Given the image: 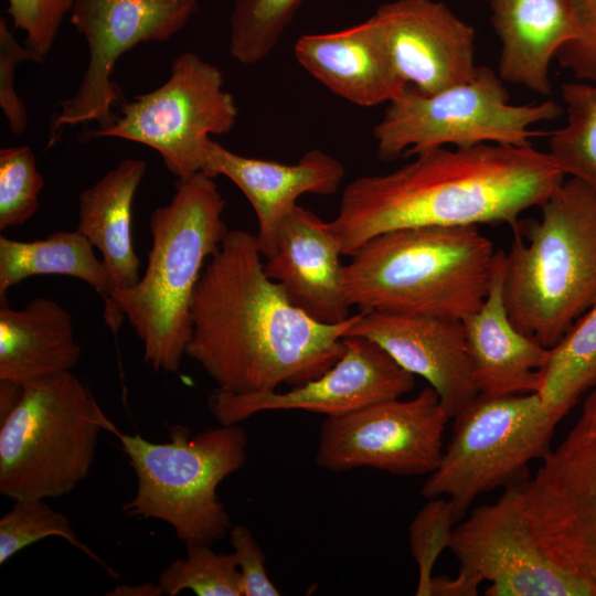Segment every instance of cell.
<instances>
[{"mask_svg":"<svg viewBox=\"0 0 596 596\" xmlns=\"http://www.w3.org/2000/svg\"><path fill=\"white\" fill-rule=\"evenodd\" d=\"M262 256L256 235L228 231L191 301L185 355L217 389L234 394L278 391L319 377L341 358L343 338L361 315L336 324L315 320L266 275Z\"/></svg>","mask_w":596,"mask_h":596,"instance_id":"1","label":"cell"},{"mask_svg":"<svg viewBox=\"0 0 596 596\" xmlns=\"http://www.w3.org/2000/svg\"><path fill=\"white\" fill-rule=\"evenodd\" d=\"M564 178L550 155L532 146L439 147L394 171L352 180L329 226L343 256L400 228L507 224L513 231Z\"/></svg>","mask_w":596,"mask_h":596,"instance_id":"2","label":"cell"},{"mask_svg":"<svg viewBox=\"0 0 596 596\" xmlns=\"http://www.w3.org/2000/svg\"><path fill=\"white\" fill-rule=\"evenodd\" d=\"M214 178L203 172L177 182L169 203L149 219L151 247L146 270L128 289L114 290L104 317L114 332L124 317L155 371L177 373L191 338V301L204 264L228 230Z\"/></svg>","mask_w":596,"mask_h":596,"instance_id":"3","label":"cell"},{"mask_svg":"<svg viewBox=\"0 0 596 596\" xmlns=\"http://www.w3.org/2000/svg\"><path fill=\"white\" fill-rule=\"evenodd\" d=\"M497 251L476 225L390 231L344 265L343 287L360 311L462 320L485 301Z\"/></svg>","mask_w":596,"mask_h":596,"instance_id":"4","label":"cell"},{"mask_svg":"<svg viewBox=\"0 0 596 596\" xmlns=\"http://www.w3.org/2000/svg\"><path fill=\"white\" fill-rule=\"evenodd\" d=\"M540 207L513 230L503 296L512 323L550 349L596 300V191L571 178Z\"/></svg>","mask_w":596,"mask_h":596,"instance_id":"5","label":"cell"},{"mask_svg":"<svg viewBox=\"0 0 596 596\" xmlns=\"http://www.w3.org/2000/svg\"><path fill=\"white\" fill-rule=\"evenodd\" d=\"M109 430L137 478L135 497L120 508L124 514L161 520L185 544L212 545L225 538L232 523L216 489L247 459L248 439L241 426L191 435L188 426L173 425L166 443L123 434L114 425Z\"/></svg>","mask_w":596,"mask_h":596,"instance_id":"6","label":"cell"},{"mask_svg":"<svg viewBox=\"0 0 596 596\" xmlns=\"http://www.w3.org/2000/svg\"><path fill=\"white\" fill-rule=\"evenodd\" d=\"M111 425L72 371L25 385L0 423V493L12 501L68 494L88 475L99 432Z\"/></svg>","mask_w":596,"mask_h":596,"instance_id":"7","label":"cell"},{"mask_svg":"<svg viewBox=\"0 0 596 596\" xmlns=\"http://www.w3.org/2000/svg\"><path fill=\"white\" fill-rule=\"evenodd\" d=\"M553 100L513 105L502 78L487 66L475 77L434 94L411 86L392 102L373 128L381 161L447 147L470 148L481 143L531 146L541 134L531 127L562 115Z\"/></svg>","mask_w":596,"mask_h":596,"instance_id":"8","label":"cell"},{"mask_svg":"<svg viewBox=\"0 0 596 596\" xmlns=\"http://www.w3.org/2000/svg\"><path fill=\"white\" fill-rule=\"evenodd\" d=\"M562 418L536 392L478 395L454 417L450 441L421 494L447 496L459 521L481 493L514 485L530 461L543 459Z\"/></svg>","mask_w":596,"mask_h":596,"instance_id":"9","label":"cell"},{"mask_svg":"<svg viewBox=\"0 0 596 596\" xmlns=\"http://www.w3.org/2000/svg\"><path fill=\"white\" fill-rule=\"evenodd\" d=\"M222 71L193 52L178 55L169 78L119 107L114 124L86 138L115 137L156 150L178 181L202 172L211 135L232 130L237 118Z\"/></svg>","mask_w":596,"mask_h":596,"instance_id":"10","label":"cell"},{"mask_svg":"<svg viewBox=\"0 0 596 596\" xmlns=\"http://www.w3.org/2000/svg\"><path fill=\"white\" fill-rule=\"evenodd\" d=\"M198 9L199 0H75L71 23L85 38L89 61L74 95L56 104L47 147L68 126L110 127L117 118L113 109L126 102L111 81L117 61L139 43L170 40Z\"/></svg>","mask_w":596,"mask_h":596,"instance_id":"11","label":"cell"},{"mask_svg":"<svg viewBox=\"0 0 596 596\" xmlns=\"http://www.w3.org/2000/svg\"><path fill=\"white\" fill-rule=\"evenodd\" d=\"M526 512L546 552L596 592V389L534 477L522 482Z\"/></svg>","mask_w":596,"mask_h":596,"instance_id":"12","label":"cell"},{"mask_svg":"<svg viewBox=\"0 0 596 596\" xmlns=\"http://www.w3.org/2000/svg\"><path fill=\"white\" fill-rule=\"evenodd\" d=\"M449 415L432 386L414 398H391L322 422L316 462L342 472L372 468L400 476L433 472Z\"/></svg>","mask_w":596,"mask_h":596,"instance_id":"13","label":"cell"},{"mask_svg":"<svg viewBox=\"0 0 596 596\" xmlns=\"http://www.w3.org/2000/svg\"><path fill=\"white\" fill-rule=\"evenodd\" d=\"M449 549L460 567L489 582L488 596H596L581 576L562 566L539 541L526 512L522 482L476 508L454 528Z\"/></svg>","mask_w":596,"mask_h":596,"instance_id":"14","label":"cell"},{"mask_svg":"<svg viewBox=\"0 0 596 596\" xmlns=\"http://www.w3.org/2000/svg\"><path fill=\"white\" fill-rule=\"evenodd\" d=\"M341 358L319 377L287 392L234 394L216 389L209 406L221 425H234L265 411L301 409L342 416L413 391L415 376L371 339L343 338Z\"/></svg>","mask_w":596,"mask_h":596,"instance_id":"15","label":"cell"},{"mask_svg":"<svg viewBox=\"0 0 596 596\" xmlns=\"http://www.w3.org/2000/svg\"><path fill=\"white\" fill-rule=\"evenodd\" d=\"M372 17L396 73L417 92L434 94L475 77V30L443 2L395 0Z\"/></svg>","mask_w":596,"mask_h":596,"instance_id":"16","label":"cell"},{"mask_svg":"<svg viewBox=\"0 0 596 596\" xmlns=\"http://www.w3.org/2000/svg\"><path fill=\"white\" fill-rule=\"evenodd\" d=\"M349 336L371 339L401 368L426 380L450 418L478 396L460 319L361 311Z\"/></svg>","mask_w":596,"mask_h":596,"instance_id":"17","label":"cell"},{"mask_svg":"<svg viewBox=\"0 0 596 596\" xmlns=\"http://www.w3.org/2000/svg\"><path fill=\"white\" fill-rule=\"evenodd\" d=\"M202 172L212 178L226 177L246 196L257 216L256 236L266 258L274 254L279 225L298 198L333 194L344 178L343 164L320 149L285 164L237 155L212 139L206 143Z\"/></svg>","mask_w":596,"mask_h":596,"instance_id":"18","label":"cell"},{"mask_svg":"<svg viewBox=\"0 0 596 596\" xmlns=\"http://www.w3.org/2000/svg\"><path fill=\"white\" fill-rule=\"evenodd\" d=\"M341 256L329 222L297 204L280 223L264 270L295 306L319 322L336 324L351 317Z\"/></svg>","mask_w":596,"mask_h":596,"instance_id":"19","label":"cell"},{"mask_svg":"<svg viewBox=\"0 0 596 596\" xmlns=\"http://www.w3.org/2000/svg\"><path fill=\"white\" fill-rule=\"evenodd\" d=\"M505 253L497 251L488 295L461 321L478 395L497 397L538 392L550 349L510 320L503 296Z\"/></svg>","mask_w":596,"mask_h":596,"instance_id":"20","label":"cell"},{"mask_svg":"<svg viewBox=\"0 0 596 596\" xmlns=\"http://www.w3.org/2000/svg\"><path fill=\"white\" fill-rule=\"evenodd\" d=\"M294 53L333 94L362 107L395 99L407 86L396 73L373 17L334 32L305 34Z\"/></svg>","mask_w":596,"mask_h":596,"instance_id":"21","label":"cell"},{"mask_svg":"<svg viewBox=\"0 0 596 596\" xmlns=\"http://www.w3.org/2000/svg\"><path fill=\"white\" fill-rule=\"evenodd\" d=\"M500 41L499 76L547 96L550 67L577 33L571 0H489Z\"/></svg>","mask_w":596,"mask_h":596,"instance_id":"22","label":"cell"},{"mask_svg":"<svg viewBox=\"0 0 596 596\" xmlns=\"http://www.w3.org/2000/svg\"><path fill=\"white\" fill-rule=\"evenodd\" d=\"M81 347L70 311L58 302L36 297L23 308L0 305V380L23 386L70 372Z\"/></svg>","mask_w":596,"mask_h":596,"instance_id":"23","label":"cell"},{"mask_svg":"<svg viewBox=\"0 0 596 596\" xmlns=\"http://www.w3.org/2000/svg\"><path fill=\"white\" fill-rule=\"evenodd\" d=\"M146 169L143 160L123 159L79 195L76 230L100 253L111 280V292L128 289L140 278V259L132 243L131 209Z\"/></svg>","mask_w":596,"mask_h":596,"instance_id":"24","label":"cell"},{"mask_svg":"<svg viewBox=\"0 0 596 596\" xmlns=\"http://www.w3.org/2000/svg\"><path fill=\"white\" fill-rule=\"evenodd\" d=\"M36 275H62L83 280L103 296L105 302L113 290L102 259L77 230L54 232L31 242L0 236V301H7V291L12 286Z\"/></svg>","mask_w":596,"mask_h":596,"instance_id":"25","label":"cell"},{"mask_svg":"<svg viewBox=\"0 0 596 596\" xmlns=\"http://www.w3.org/2000/svg\"><path fill=\"white\" fill-rule=\"evenodd\" d=\"M596 385V300L550 348L541 370L543 403L563 417L579 397Z\"/></svg>","mask_w":596,"mask_h":596,"instance_id":"26","label":"cell"},{"mask_svg":"<svg viewBox=\"0 0 596 596\" xmlns=\"http://www.w3.org/2000/svg\"><path fill=\"white\" fill-rule=\"evenodd\" d=\"M566 124L549 138V155L566 175L596 191V84L571 82L561 86Z\"/></svg>","mask_w":596,"mask_h":596,"instance_id":"27","label":"cell"},{"mask_svg":"<svg viewBox=\"0 0 596 596\" xmlns=\"http://www.w3.org/2000/svg\"><path fill=\"white\" fill-rule=\"evenodd\" d=\"M304 0H235L228 50L245 65L265 60L280 41Z\"/></svg>","mask_w":596,"mask_h":596,"instance_id":"28","label":"cell"},{"mask_svg":"<svg viewBox=\"0 0 596 596\" xmlns=\"http://www.w3.org/2000/svg\"><path fill=\"white\" fill-rule=\"evenodd\" d=\"M13 502V507L0 519L1 565L29 545L49 536H58L96 562L111 577H119L111 566L81 541L66 515L41 499Z\"/></svg>","mask_w":596,"mask_h":596,"instance_id":"29","label":"cell"},{"mask_svg":"<svg viewBox=\"0 0 596 596\" xmlns=\"http://www.w3.org/2000/svg\"><path fill=\"white\" fill-rule=\"evenodd\" d=\"M187 557L169 564L158 584L164 595L175 596L184 589L198 596H243L241 573L233 553H216L211 545L190 543Z\"/></svg>","mask_w":596,"mask_h":596,"instance_id":"30","label":"cell"},{"mask_svg":"<svg viewBox=\"0 0 596 596\" xmlns=\"http://www.w3.org/2000/svg\"><path fill=\"white\" fill-rule=\"evenodd\" d=\"M44 179L28 146L0 150V230L24 225L38 212Z\"/></svg>","mask_w":596,"mask_h":596,"instance_id":"31","label":"cell"},{"mask_svg":"<svg viewBox=\"0 0 596 596\" xmlns=\"http://www.w3.org/2000/svg\"><path fill=\"white\" fill-rule=\"evenodd\" d=\"M455 522L451 501L441 497L428 499L412 520L408 541L418 567L416 596H430L433 570L440 553L449 549Z\"/></svg>","mask_w":596,"mask_h":596,"instance_id":"32","label":"cell"},{"mask_svg":"<svg viewBox=\"0 0 596 596\" xmlns=\"http://www.w3.org/2000/svg\"><path fill=\"white\" fill-rule=\"evenodd\" d=\"M75 0H8L7 13L15 29L25 32V45L45 57Z\"/></svg>","mask_w":596,"mask_h":596,"instance_id":"33","label":"cell"},{"mask_svg":"<svg viewBox=\"0 0 596 596\" xmlns=\"http://www.w3.org/2000/svg\"><path fill=\"white\" fill-rule=\"evenodd\" d=\"M43 60L44 57L29 47L21 46L9 29L7 20L0 19V107L10 130L15 135L23 134L28 125L26 108L14 88L15 68L25 61L42 64Z\"/></svg>","mask_w":596,"mask_h":596,"instance_id":"34","label":"cell"},{"mask_svg":"<svg viewBox=\"0 0 596 596\" xmlns=\"http://www.w3.org/2000/svg\"><path fill=\"white\" fill-rule=\"evenodd\" d=\"M577 33L556 54L577 79L596 84V0H571Z\"/></svg>","mask_w":596,"mask_h":596,"instance_id":"35","label":"cell"},{"mask_svg":"<svg viewBox=\"0 0 596 596\" xmlns=\"http://www.w3.org/2000/svg\"><path fill=\"white\" fill-rule=\"evenodd\" d=\"M230 542L241 573L243 596H278L280 592L268 577L265 554L245 525L230 529Z\"/></svg>","mask_w":596,"mask_h":596,"instance_id":"36","label":"cell"},{"mask_svg":"<svg viewBox=\"0 0 596 596\" xmlns=\"http://www.w3.org/2000/svg\"><path fill=\"white\" fill-rule=\"evenodd\" d=\"M483 578L475 571L459 567L456 577L433 576L430 596H476Z\"/></svg>","mask_w":596,"mask_h":596,"instance_id":"37","label":"cell"},{"mask_svg":"<svg viewBox=\"0 0 596 596\" xmlns=\"http://www.w3.org/2000/svg\"><path fill=\"white\" fill-rule=\"evenodd\" d=\"M24 386L11 381L0 380V423H2L20 402Z\"/></svg>","mask_w":596,"mask_h":596,"instance_id":"38","label":"cell"},{"mask_svg":"<svg viewBox=\"0 0 596 596\" xmlns=\"http://www.w3.org/2000/svg\"><path fill=\"white\" fill-rule=\"evenodd\" d=\"M109 596H161L164 595L159 584L140 583V584H118L109 593Z\"/></svg>","mask_w":596,"mask_h":596,"instance_id":"39","label":"cell"}]
</instances>
